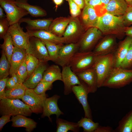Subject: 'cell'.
I'll return each instance as SVG.
<instances>
[{
    "label": "cell",
    "mask_w": 132,
    "mask_h": 132,
    "mask_svg": "<svg viewBox=\"0 0 132 132\" xmlns=\"http://www.w3.org/2000/svg\"><path fill=\"white\" fill-rule=\"evenodd\" d=\"M102 37L97 43L93 51L97 55L114 54L117 46V37L113 35H107Z\"/></svg>",
    "instance_id": "obj_12"
},
{
    "label": "cell",
    "mask_w": 132,
    "mask_h": 132,
    "mask_svg": "<svg viewBox=\"0 0 132 132\" xmlns=\"http://www.w3.org/2000/svg\"><path fill=\"white\" fill-rule=\"evenodd\" d=\"M51 18L31 19L29 18H22L19 21L21 23H27L26 29L30 30H49V27L53 20Z\"/></svg>",
    "instance_id": "obj_21"
},
{
    "label": "cell",
    "mask_w": 132,
    "mask_h": 132,
    "mask_svg": "<svg viewBox=\"0 0 132 132\" xmlns=\"http://www.w3.org/2000/svg\"><path fill=\"white\" fill-rule=\"evenodd\" d=\"M77 123L80 127H82L84 132H94L99 125L98 122H95L93 120L87 117H82Z\"/></svg>",
    "instance_id": "obj_35"
},
{
    "label": "cell",
    "mask_w": 132,
    "mask_h": 132,
    "mask_svg": "<svg viewBox=\"0 0 132 132\" xmlns=\"http://www.w3.org/2000/svg\"><path fill=\"white\" fill-rule=\"evenodd\" d=\"M17 85L16 84L11 77L9 78L6 83V87L7 89L12 88Z\"/></svg>",
    "instance_id": "obj_47"
},
{
    "label": "cell",
    "mask_w": 132,
    "mask_h": 132,
    "mask_svg": "<svg viewBox=\"0 0 132 132\" xmlns=\"http://www.w3.org/2000/svg\"><path fill=\"white\" fill-rule=\"evenodd\" d=\"M113 130L111 127L99 125L94 132H113Z\"/></svg>",
    "instance_id": "obj_45"
},
{
    "label": "cell",
    "mask_w": 132,
    "mask_h": 132,
    "mask_svg": "<svg viewBox=\"0 0 132 132\" xmlns=\"http://www.w3.org/2000/svg\"><path fill=\"white\" fill-rule=\"evenodd\" d=\"M129 6H132V0H124Z\"/></svg>",
    "instance_id": "obj_54"
},
{
    "label": "cell",
    "mask_w": 132,
    "mask_h": 132,
    "mask_svg": "<svg viewBox=\"0 0 132 132\" xmlns=\"http://www.w3.org/2000/svg\"><path fill=\"white\" fill-rule=\"evenodd\" d=\"M42 80L53 83L55 81H62L61 72L57 65L49 66L44 72Z\"/></svg>",
    "instance_id": "obj_28"
},
{
    "label": "cell",
    "mask_w": 132,
    "mask_h": 132,
    "mask_svg": "<svg viewBox=\"0 0 132 132\" xmlns=\"http://www.w3.org/2000/svg\"><path fill=\"white\" fill-rule=\"evenodd\" d=\"M126 27L122 16H117L106 12L99 17L97 27L103 35H113L120 39L125 35Z\"/></svg>",
    "instance_id": "obj_1"
},
{
    "label": "cell",
    "mask_w": 132,
    "mask_h": 132,
    "mask_svg": "<svg viewBox=\"0 0 132 132\" xmlns=\"http://www.w3.org/2000/svg\"><path fill=\"white\" fill-rule=\"evenodd\" d=\"M11 116L10 115H2L0 118V131H1L3 127L7 123L11 121L10 118Z\"/></svg>",
    "instance_id": "obj_44"
},
{
    "label": "cell",
    "mask_w": 132,
    "mask_h": 132,
    "mask_svg": "<svg viewBox=\"0 0 132 132\" xmlns=\"http://www.w3.org/2000/svg\"><path fill=\"white\" fill-rule=\"evenodd\" d=\"M47 97L45 93L39 94L34 92V89L27 88L21 99L33 113L38 114L42 113L44 103Z\"/></svg>",
    "instance_id": "obj_8"
},
{
    "label": "cell",
    "mask_w": 132,
    "mask_h": 132,
    "mask_svg": "<svg viewBox=\"0 0 132 132\" xmlns=\"http://www.w3.org/2000/svg\"><path fill=\"white\" fill-rule=\"evenodd\" d=\"M19 7L25 10L32 16L34 17H42L46 16L47 13L45 10L37 5L29 4L26 1H14Z\"/></svg>",
    "instance_id": "obj_27"
},
{
    "label": "cell",
    "mask_w": 132,
    "mask_h": 132,
    "mask_svg": "<svg viewBox=\"0 0 132 132\" xmlns=\"http://www.w3.org/2000/svg\"><path fill=\"white\" fill-rule=\"evenodd\" d=\"M122 17L126 27L129 26L132 24V6H128Z\"/></svg>",
    "instance_id": "obj_42"
},
{
    "label": "cell",
    "mask_w": 132,
    "mask_h": 132,
    "mask_svg": "<svg viewBox=\"0 0 132 132\" xmlns=\"http://www.w3.org/2000/svg\"><path fill=\"white\" fill-rule=\"evenodd\" d=\"M120 67L124 69H132V43Z\"/></svg>",
    "instance_id": "obj_39"
},
{
    "label": "cell",
    "mask_w": 132,
    "mask_h": 132,
    "mask_svg": "<svg viewBox=\"0 0 132 132\" xmlns=\"http://www.w3.org/2000/svg\"><path fill=\"white\" fill-rule=\"evenodd\" d=\"M29 47L26 50L27 53L31 54L37 58L40 61L48 62L49 61L48 52L45 45L40 39L30 37Z\"/></svg>",
    "instance_id": "obj_11"
},
{
    "label": "cell",
    "mask_w": 132,
    "mask_h": 132,
    "mask_svg": "<svg viewBox=\"0 0 132 132\" xmlns=\"http://www.w3.org/2000/svg\"><path fill=\"white\" fill-rule=\"evenodd\" d=\"M80 15V20L85 30L91 27H97L100 17L93 7L85 4Z\"/></svg>",
    "instance_id": "obj_16"
},
{
    "label": "cell",
    "mask_w": 132,
    "mask_h": 132,
    "mask_svg": "<svg viewBox=\"0 0 132 132\" xmlns=\"http://www.w3.org/2000/svg\"><path fill=\"white\" fill-rule=\"evenodd\" d=\"M26 117L21 115L12 116L11 119L12 126L14 127H24L27 132H32L36 127L37 123L33 119Z\"/></svg>",
    "instance_id": "obj_25"
},
{
    "label": "cell",
    "mask_w": 132,
    "mask_h": 132,
    "mask_svg": "<svg viewBox=\"0 0 132 132\" xmlns=\"http://www.w3.org/2000/svg\"><path fill=\"white\" fill-rule=\"evenodd\" d=\"M78 43H71L63 45L60 48L55 63L62 67L69 65L75 54L79 50Z\"/></svg>",
    "instance_id": "obj_14"
},
{
    "label": "cell",
    "mask_w": 132,
    "mask_h": 132,
    "mask_svg": "<svg viewBox=\"0 0 132 132\" xmlns=\"http://www.w3.org/2000/svg\"><path fill=\"white\" fill-rule=\"evenodd\" d=\"M113 132H132V110L119 121L118 126Z\"/></svg>",
    "instance_id": "obj_30"
},
{
    "label": "cell",
    "mask_w": 132,
    "mask_h": 132,
    "mask_svg": "<svg viewBox=\"0 0 132 132\" xmlns=\"http://www.w3.org/2000/svg\"><path fill=\"white\" fill-rule=\"evenodd\" d=\"M20 22L10 25L8 32L11 35L14 46L25 50L29 47L30 37L28 33L24 32Z\"/></svg>",
    "instance_id": "obj_10"
},
{
    "label": "cell",
    "mask_w": 132,
    "mask_h": 132,
    "mask_svg": "<svg viewBox=\"0 0 132 132\" xmlns=\"http://www.w3.org/2000/svg\"><path fill=\"white\" fill-rule=\"evenodd\" d=\"M66 0L68 3L70 13L72 17H77L81 14V9L72 0Z\"/></svg>",
    "instance_id": "obj_40"
},
{
    "label": "cell",
    "mask_w": 132,
    "mask_h": 132,
    "mask_svg": "<svg viewBox=\"0 0 132 132\" xmlns=\"http://www.w3.org/2000/svg\"><path fill=\"white\" fill-rule=\"evenodd\" d=\"M16 74L18 79L19 84H23L28 77L25 58L19 68Z\"/></svg>",
    "instance_id": "obj_38"
},
{
    "label": "cell",
    "mask_w": 132,
    "mask_h": 132,
    "mask_svg": "<svg viewBox=\"0 0 132 132\" xmlns=\"http://www.w3.org/2000/svg\"><path fill=\"white\" fill-rule=\"evenodd\" d=\"M81 9L84 8L85 3L84 0H72Z\"/></svg>",
    "instance_id": "obj_48"
},
{
    "label": "cell",
    "mask_w": 132,
    "mask_h": 132,
    "mask_svg": "<svg viewBox=\"0 0 132 132\" xmlns=\"http://www.w3.org/2000/svg\"><path fill=\"white\" fill-rule=\"evenodd\" d=\"M62 78L64 85V95L69 94L72 92L73 86L80 85L81 82L75 73L71 70L69 65L62 67Z\"/></svg>",
    "instance_id": "obj_15"
},
{
    "label": "cell",
    "mask_w": 132,
    "mask_h": 132,
    "mask_svg": "<svg viewBox=\"0 0 132 132\" xmlns=\"http://www.w3.org/2000/svg\"><path fill=\"white\" fill-rule=\"evenodd\" d=\"M53 0L56 5L55 7L56 9L57 7L62 3L63 0Z\"/></svg>",
    "instance_id": "obj_52"
},
{
    "label": "cell",
    "mask_w": 132,
    "mask_h": 132,
    "mask_svg": "<svg viewBox=\"0 0 132 132\" xmlns=\"http://www.w3.org/2000/svg\"><path fill=\"white\" fill-rule=\"evenodd\" d=\"M79 78L86 85L89 93H94L98 88L97 75L94 68L91 67L76 74Z\"/></svg>",
    "instance_id": "obj_20"
},
{
    "label": "cell",
    "mask_w": 132,
    "mask_h": 132,
    "mask_svg": "<svg viewBox=\"0 0 132 132\" xmlns=\"http://www.w3.org/2000/svg\"><path fill=\"white\" fill-rule=\"evenodd\" d=\"M85 4L94 7L102 4L100 0H84Z\"/></svg>",
    "instance_id": "obj_46"
},
{
    "label": "cell",
    "mask_w": 132,
    "mask_h": 132,
    "mask_svg": "<svg viewBox=\"0 0 132 132\" xmlns=\"http://www.w3.org/2000/svg\"><path fill=\"white\" fill-rule=\"evenodd\" d=\"M26 54V50L14 46L11 60L10 74L16 73L24 60Z\"/></svg>",
    "instance_id": "obj_23"
},
{
    "label": "cell",
    "mask_w": 132,
    "mask_h": 132,
    "mask_svg": "<svg viewBox=\"0 0 132 132\" xmlns=\"http://www.w3.org/2000/svg\"><path fill=\"white\" fill-rule=\"evenodd\" d=\"M56 132H67L70 130L74 132H79L80 130L77 123L70 122L65 120L56 117Z\"/></svg>",
    "instance_id": "obj_29"
},
{
    "label": "cell",
    "mask_w": 132,
    "mask_h": 132,
    "mask_svg": "<svg viewBox=\"0 0 132 132\" xmlns=\"http://www.w3.org/2000/svg\"><path fill=\"white\" fill-rule=\"evenodd\" d=\"M132 83V69L114 67L102 87L120 88Z\"/></svg>",
    "instance_id": "obj_2"
},
{
    "label": "cell",
    "mask_w": 132,
    "mask_h": 132,
    "mask_svg": "<svg viewBox=\"0 0 132 132\" xmlns=\"http://www.w3.org/2000/svg\"><path fill=\"white\" fill-rule=\"evenodd\" d=\"M85 30L80 20L77 17H70V21L63 37L64 43H77Z\"/></svg>",
    "instance_id": "obj_7"
},
{
    "label": "cell",
    "mask_w": 132,
    "mask_h": 132,
    "mask_svg": "<svg viewBox=\"0 0 132 132\" xmlns=\"http://www.w3.org/2000/svg\"><path fill=\"white\" fill-rule=\"evenodd\" d=\"M10 26L6 18L0 19V36L3 38L8 33Z\"/></svg>",
    "instance_id": "obj_41"
},
{
    "label": "cell",
    "mask_w": 132,
    "mask_h": 132,
    "mask_svg": "<svg viewBox=\"0 0 132 132\" xmlns=\"http://www.w3.org/2000/svg\"><path fill=\"white\" fill-rule=\"evenodd\" d=\"M30 36L38 38L42 40L57 44H64V40L63 37L58 36L49 30H30L26 29Z\"/></svg>",
    "instance_id": "obj_22"
},
{
    "label": "cell",
    "mask_w": 132,
    "mask_h": 132,
    "mask_svg": "<svg viewBox=\"0 0 132 132\" xmlns=\"http://www.w3.org/2000/svg\"><path fill=\"white\" fill-rule=\"evenodd\" d=\"M33 113L30 107L19 99H10L6 98L0 100V114L14 116L21 115L30 116Z\"/></svg>",
    "instance_id": "obj_3"
},
{
    "label": "cell",
    "mask_w": 132,
    "mask_h": 132,
    "mask_svg": "<svg viewBox=\"0 0 132 132\" xmlns=\"http://www.w3.org/2000/svg\"><path fill=\"white\" fill-rule=\"evenodd\" d=\"M70 20V17H60L53 20L49 28V31L55 35L63 37Z\"/></svg>",
    "instance_id": "obj_26"
},
{
    "label": "cell",
    "mask_w": 132,
    "mask_h": 132,
    "mask_svg": "<svg viewBox=\"0 0 132 132\" xmlns=\"http://www.w3.org/2000/svg\"><path fill=\"white\" fill-rule=\"evenodd\" d=\"M4 11L3 9L1 6H0V19L6 18V15H5L4 12Z\"/></svg>",
    "instance_id": "obj_51"
},
{
    "label": "cell",
    "mask_w": 132,
    "mask_h": 132,
    "mask_svg": "<svg viewBox=\"0 0 132 132\" xmlns=\"http://www.w3.org/2000/svg\"><path fill=\"white\" fill-rule=\"evenodd\" d=\"M125 33L126 35L132 37V26L126 27L125 30Z\"/></svg>",
    "instance_id": "obj_49"
},
{
    "label": "cell",
    "mask_w": 132,
    "mask_h": 132,
    "mask_svg": "<svg viewBox=\"0 0 132 132\" xmlns=\"http://www.w3.org/2000/svg\"><path fill=\"white\" fill-rule=\"evenodd\" d=\"M0 5L6 13L10 25L19 22L23 17L29 14L27 11L11 0H0Z\"/></svg>",
    "instance_id": "obj_9"
},
{
    "label": "cell",
    "mask_w": 132,
    "mask_h": 132,
    "mask_svg": "<svg viewBox=\"0 0 132 132\" xmlns=\"http://www.w3.org/2000/svg\"><path fill=\"white\" fill-rule=\"evenodd\" d=\"M27 88L23 84H19L15 87L5 90V98L11 99H21Z\"/></svg>",
    "instance_id": "obj_31"
},
{
    "label": "cell",
    "mask_w": 132,
    "mask_h": 132,
    "mask_svg": "<svg viewBox=\"0 0 132 132\" xmlns=\"http://www.w3.org/2000/svg\"><path fill=\"white\" fill-rule=\"evenodd\" d=\"M9 77L0 79V100L5 98V88Z\"/></svg>",
    "instance_id": "obj_43"
},
{
    "label": "cell",
    "mask_w": 132,
    "mask_h": 132,
    "mask_svg": "<svg viewBox=\"0 0 132 132\" xmlns=\"http://www.w3.org/2000/svg\"><path fill=\"white\" fill-rule=\"evenodd\" d=\"M11 0L12 1H27L28 0Z\"/></svg>",
    "instance_id": "obj_55"
},
{
    "label": "cell",
    "mask_w": 132,
    "mask_h": 132,
    "mask_svg": "<svg viewBox=\"0 0 132 132\" xmlns=\"http://www.w3.org/2000/svg\"><path fill=\"white\" fill-rule=\"evenodd\" d=\"M60 98V96L55 94L51 97L46 98L44 105L42 118L47 117L50 121L52 122L50 117L51 115L55 114L56 117H58L60 115L64 114L57 105L58 101Z\"/></svg>",
    "instance_id": "obj_18"
},
{
    "label": "cell",
    "mask_w": 132,
    "mask_h": 132,
    "mask_svg": "<svg viewBox=\"0 0 132 132\" xmlns=\"http://www.w3.org/2000/svg\"><path fill=\"white\" fill-rule=\"evenodd\" d=\"M100 0L102 3L106 6L111 0Z\"/></svg>",
    "instance_id": "obj_53"
},
{
    "label": "cell",
    "mask_w": 132,
    "mask_h": 132,
    "mask_svg": "<svg viewBox=\"0 0 132 132\" xmlns=\"http://www.w3.org/2000/svg\"><path fill=\"white\" fill-rule=\"evenodd\" d=\"M79 79L81 82V84L73 86L72 92L83 107L84 117L93 120L91 110L88 100V95L89 93L86 84Z\"/></svg>",
    "instance_id": "obj_13"
},
{
    "label": "cell",
    "mask_w": 132,
    "mask_h": 132,
    "mask_svg": "<svg viewBox=\"0 0 132 132\" xmlns=\"http://www.w3.org/2000/svg\"><path fill=\"white\" fill-rule=\"evenodd\" d=\"M132 43V37L126 36L123 40L118 43L117 48L113 54L114 67L120 66Z\"/></svg>",
    "instance_id": "obj_19"
},
{
    "label": "cell",
    "mask_w": 132,
    "mask_h": 132,
    "mask_svg": "<svg viewBox=\"0 0 132 132\" xmlns=\"http://www.w3.org/2000/svg\"><path fill=\"white\" fill-rule=\"evenodd\" d=\"M11 76V77L17 85L19 84L18 77L16 73L12 74Z\"/></svg>",
    "instance_id": "obj_50"
},
{
    "label": "cell",
    "mask_w": 132,
    "mask_h": 132,
    "mask_svg": "<svg viewBox=\"0 0 132 132\" xmlns=\"http://www.w3.org/2000/svg\"><path fill=\"white\" fill-rule=\"evenodd\" d=\"M93 51L77 52L71 60L69 65L76 74L92 67L97 56Z\"/></svg>",
    "instance_id": "obj_5"
},
{
    "label": "cell",
    "mask_w": 132,
    "mask_h": 132,
    "mask_svg": "<svg viewBox=\"0 0 132 132\" xmlns=\"http://www.w3.org/2000/svg\"><path fill=\"white\" fill-rule=\"evenodd\" d=\"M25 61L28 76L37 66L40 61L32 55L27 53Z\"/></svg>",
    "instance_id": "obj_36"
},
{
    "label": "cell",
    "mask_w": 132,
    "mask_h": 132,
    "mask_svg": "<svg viewBox=\"0 0 132 132\" xmlns=\"http://www.w3.org/2000/svg\"><path fill=\"white\" fill-rule=\"evenodd\" d=\"M49 66L47 62L39 61L37 66L23 84L27 88L34 89L42 80L44 72Z\"/></svg>",
    "instance_id": "obj_17"
},
{
    "label": "cell",
    "mask_w": 132,
    "mask_h": 132,
    "mask_svg": "<svg viewBox=\"0 0 132 132\" xmlns=\"http://www.w3.org/2000/svg\"><path fill=\"white\" fill-rule=\"evenodd\" d=\"M128 6L124 0H111L105 6L106 12L117 16H122Z\"/></svg>",
    "instance_id": "obj_24"
},
{
    "label": "cell",
    "mask_w": 132,
    "mask_h": 132,
    "mask_svg": "<svg viewBox=\"0 0 132 132\" xmlns=\"http://www.w3.org/2000/svg\"><path fill=\"white\" fill-rule=\"evenodd\" d=\"M42 41L45 44L47 50L49 61H51L55 63L57 59L59 50L64 44H57Z\"/></svg>",
    "instance_id": "obj_33"
},
{
    "label": "cell",
    "mask_w": 132,
    "mask_h": 132,
    "mask_svg": "<svg viewBox=\"0 0 132 132\" xmlns=\"http://www.w3.org/2000/svg\"><path fill=\"white\" fill-rule=\"evenodd\" d=\"M103 35L97 27L88 28L86 30L77 43L79 47V51H92Z\"/></svg>",
    "instance_id": "obj_6"
},
{
    "label": "cell",
    "mask_w": 132,
    "mask_h": 132,
    "mask_svg": "<svg viewBox=\"0 0 132 132\" xmlns=\"http://www.w3.org/2000/svg\"><path fill=\"white\" fill-rule=\"evenodd\" d=\"M52 83L42 80L34 89V91L39 94H45L47 90L52 89L53 86Z\"/></svg>",
    "instance_id": "obj_37"
},
{
    "label": "cell",
    "mask_w": 132,
    "mask_h": 132,
    "mask_svg": "<svg viewBox=\"0 0 132 132\" xmlns=\"http://www.w3.org/2000/svg\"><path fill=\"white\" fill-rule=\"evenodd\" d=\"M92 67L97 75L98 88L102 87L114 67L113 54L97 56Z\"/></svg>",
    "instance_id": "obj_4"
},
{
    "label": "cell",
    "mask_w": 132,
    "mask_h": 132,
    "mask_svg": "<svg viewBox=\"0 0 132 132\" xmlns=\"http://www.w3.org/2000/svg\"><path fill=\"white\" fill-rule=\"evenodd\" d=\"M11 66L10 62L8 60L2 50L0 59V79L8 77L10 74Z\"/></svg>",
    "instance_id": "obj_34"
},
{
    "label": "cell",
    "mask_w": 132,
    "mask_h": 132,
    "mask_svg": "<svg viewBox=\"0 0 132 132\" xmlns=\"http://www.w3.org/2000/svg\"><path fill=\"white\" fill-rule=\"evenodd\" d=\"M3 39L4 42L0 44V48L4 51L8 60L10 62L14 46L11 36L9 33L8 32Z\"/></svg>",
    "instance_id": "obj_32"
}]
</instances>
